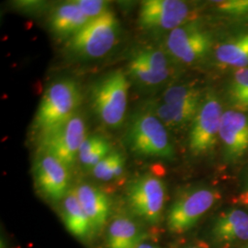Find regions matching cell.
<instances>
[{"mask_svg": "<svg viewBox=\"0 0 248 248\" xmlns=\"http://www.w3.org/2000/svg\"><path fill=\"white\" fill-rule=\"evenodd\" d=\"M85 121L78 114L42 135V151L62 161L68 168L78 158L80 146L87 136Z\"/></svg>", "mask_w": 248, "mask_h": 248, "instance_id": "7", "label": "cell"}, {"mask_svg": "<svg viewBox=\"0 0 248 248\" xmlns=\"http://www.w3.org/2000/svg\"><path fill=\"white\" fill-rule=\"evenodd\" d=\"M111 153V145L101 135L88 136L80 146L78 159L84 168L92 169Z\"/></svg>", "mask_w": 248, "mask_h": 248, "instance_id": "21", "label": "cell"}, {"mask_svg": "<svg viewBox=\"0 0 248 248\" xmlns=\"http://www.w3.org/2000/svg\"><path fill=\"white\" fill-rule=\"evenodd\" d=\"M189 7L180 0H147L142 2L139 11V25L146 31H171L186 24Z\"/></svg>", "mask_w": 248, "mask_h": 248, "instance_id": "9", "label": "cell"}, {"mask_svg": "<svg viewBox=\"0 0 248 248\" xmlns=\"http://www.w3.org/2000/svg\"></svg>", "mask_w": 248, "mask_h": 248, "instance_id": "30", "label": "cell"}, {"mask_svg": "<svg viewBox=\"0 0 248 248\" xmlns=\"http://www.w3.org/2000/svg\"><path fill=\"white\" fill-rule=\"evenodd\" d=\"M18 6L22 7L25 10H38L41 9L42 6H44L43 2L40 1H24V2H18Z\"/></svg>", "mask_w": 248, "mask_h": 248, "instance_id": "27", "label": "cell"}, {"mask_svg": "<svg viewBox=\"0 0 248 248\" xmlns=\"http://www.w3.org/2000/svg\"><path fill=\"white\" fill-rule=\"evenodd\" d=\"M219 138L230 158H238L248 149V116L237 110L222 113Z\"/></svg>", "mask_w": 248, "mask_h": 248, "instance_id": "13", "label": "cell"}, {"mask_svg": "<svg viewBox=\"0 0 248 248\" xmlns=\"http://www.w3.org/2000/svg\"><path fill=\"white\" fill-rule=\"evenodd\" d=\"M126 199L129 207L138 217L151 224H156L162 220L164 213L165 183L155 175H142L128 186Z\"/></svg>", "mask_w": 248, "mask_h": 248, "instance_id": "5", "label": "cell"}, {"mask_svg": "<svg viewBox=\"0 0 248 248\" xmlns=\"http://www.w3.org/2000/svg\"><path fill=\"white\" fill-rule=\"evenodd\" d=\"M228 94L234 106L240 109H248V68H241L234 73Z\"/></svg>", "mask_w": 248, "mask_h": 248, "instance_id": "23", "label": "cell"}, {"mask_svg": "<svg viewBox=\"0 0 248 248\" xmlns=\"http://www.w3.org/2000/svg\"><path fill=\"white\" fill-rule=\"evenodd\" d=\"M219 198L209 187H197L179 196L169 209L168 227L173 233H183L193 228Z\"/></svg>", "mask_w": 248, "mask_h": 248, "instance_id": "6", "label": "cell"}, {"mask_svg": "<svg viewBox=\"0 0 248 248\" xmlns=\"http://www.w3.org/2000/svg\"><path fill=\"white\" fill-rule=\"evenodd\" d=\"M222 113L219 99L208 94L192 122L189 133V147L194 155H202L214 147L219 137Z\"/></svg>", "mask_w": 248, "mask_h": 248, "instance_id": "8", "label": "cell"}, {"mask_svg": "<svg viewBox=\"0 0 248 248\" xmlns=\"http://www.w3.org/2000/svg\"><path fill=\"white\" fill-rule=\"evenodd\" d=\"M202 101L177 105L163 103L155 108V114L166 126L179 127L194 121Z\"/></svg>", "mask_w": 248, "mask_h": 248, "instance_id": "19", "label": "cell"}, {"mask_svg": "<svg viewBox=\"0 0 248 248\" xmlns=\"http://www.w3.org/2000/svg\"><path fill=\"white\" fill-rule=\"evenodd\" d=\"M84 15L92 20L108 11V2L103 0H77L75 1Z\"/></svg>", "mask_w": 248, "mask_h": 248, "instance_id": "25", "label": "cell"}, {"mask_svg": "<svg viewBox=\"0 0 248 248\" xmlns=\"http://www.w3.org/2000/svg\"><path fill=\"white\" fill-rule=\"evenodd\" d=\"M125 169V158L119 152H111L91 169L93 176L101 181L121 177Z\"/></svg>", "mask_w": 248, "mask_h": 248, "instance_id": "22", "label": "cell"}, {"mask_svg": "<svg viewBox=\"0 0 248 248\" xmlns=\"http://www.w3.org/2000/svg\"><path fill=\"white\" fill-rule=\"evenodd\" d=\"M60 202L62 221L67 230L78 239L84 241L90 239L95 233L74 188L69 190Z\"/></svg>", "mask_w": 248, "mask_h": 248, "instance_id": "18", "label": "cell"}, {"mask_svg": "<svg viewBox=\"0 0 248 248\" xmlns=\"http://www.w3.org/2000/svg\"><path fill=\"white\" fill-rule=\"evenodd\" d=\"M120 34V24L115 14L108 10L92 20L68 42L72 53L83 59H98L109 53Z\"/></svg>", "mask_w": 248, "mask_h": 248, "instance_id": "3", "label": "cell"}, {"mask_svg": "<svg viewBox=\"0 0 248 248\" xmlns=\"http://www.w3.org/2000/svg\"><path fill=\"white\" fill-rule=\"evenodd\" d=\"M144 240L141 226L128 216H117L107 225L106 248H136Z\"/></svg>", "mask_w": 248, "mask_h": 248, "instance_id": "15", "label": "cell"}, {"mask_svg": "<svg viewBox=\"0 0 248 248\" xmlns=\"http://www.w3.org/2000/svg\"><path fill=\"white\" fill-rule=\"evenodd\" d=\"M219 62L233 67L247 68L248 65V33L238 36L220 45L215 52Z\"/></svg>", "mask_w": 248, "mask_h": 248, "instance_id": "20", "label": "cell"}, {"mask_svg": "<svg viewBox=\"0 0 248 248\" xmlns=\"http://www.w3.org/2000/svg\"><path fill=\"white\" fill-rule=\"evenodd\" d=\"M213 234L221 244H233L248 240V213L232 209L222 213L214 223Z\"/></svg>", "mask_w": 248, "mask_h": 248, "instance_id": "16", "label": "cell"}, {"mask_svg": "<svg viewBox=\"0 0 248 248\" xmlns=\"http://www.w3.org/2000/svg\"><path fill=\"white\" fill-rule=\"evenodd\" d=\"M185 248H200L199 247H197V246H189V247H186Z\"/></svg>", "mask_w": 248, "mask_h": 248, "instance_id": "29", "label": "cell"}, {"mask_svg": "<svg viewBox=\"0 0 248 248\" xmlns=\"http://www.w3.org/2000/svg\"><path fill=\"white\" fill-rule=\"evenodd\" d=\"M89 21L76 2L72 1L62 3L53 10L50 18V26L56 35L71 39Z\"/></svg>", "mask_w": 248, "mask_h": 248, "instance_id": "17", "label": "cell"}, {"mask_svg": "<svg viewBox=\"0 0 248 248\" xmlns=\"http://www.w3.org/2000/svg\"><path fill=\"white\" fill-rule=\"evenodd\" d=\"M218 10L231 15H243L248 13V0H222L213 1Z\"/></svg>", "mask_w": 248, "mask_h": 248, "instance_id": "26", "label": "cell"}, {"mask_svg": "<svg viewBox=\"0 0 248 248\" xmlns=\"http://www.w3.org/2000/svg\"><path fill=\"white\" fill-rule=\"evenodd\" d=\"M81 95L78 84L71 79L54 82L42 98L34 124L42 135L49 133L76 114Z\"/></svg>", "mask_w": 248, "mask_h": 248, "instance_id": "1", "label": "cell"}, {"mask_svg": "<svg viewBox=\"0 0 248 248\" xmlns=\"http://www.w3.org/2000/svg\"><path fill=\"white\" fill-rule=\"evenodd\" d=\"M136 248H160L159 247L155 246V244L153 243H149V242H146V240L142 241V243L137 247Z\"/></svg>", "mask_w": 248, "mask_h": 248, "instance_id": "28", "label": "cell"}, {"mask_svg": "<svg viewBox=\"0 0 248 248\" xmlns=\"http://www.w3.org/2000/svg\"><path fill=\"white\" fill-rule=\"evenodd\" d=\"M202 100L203 99L199 89L185 86H175L169 88L163 96V103L169 105L186 104Z\"/></svg>", "mask_w": 248, "mask_h": 248, "instance_id": "24", "label": "cell"}, {"mask_svg": "<svg viewBox=\"0 0 248 248\" xmlns=\"http://www.w3.org/2000/svg\"><path fill=\"white\" fill-rule=\"evenodd\" d=\"M129 82L124 72L115 71L102 78L92 90V105L103 124L118 128L124 124L128 106Z\"/></svg>", "mask_w": 248, "mask_h": 248, "instance_id": "4", "label": "cell"}, {"mask_svg": "<svg viewBox=\"0 0 248 248\" xmlns=\"http://www.w3.org/2000/svg\"><path fill=\"white\" fill-rule=\"evenodd\" d=\"M68 169L62 161L42 151L34 164L36 185L42 194L53 202H61L70 190Z\"/></svg>", "mask_w": 248, "mask_h": 248, "instance_id": "10", "label": "cell"}, {"mask_svg": "<svg viewBox=\"0 0 248 248\" xmlns=\"http://www.w3.org/2000/svg\"><path fill=\"white\" fill-rule=\"evenodd\" d=\"M167 45L169 53L177 60L191 63L202 59L211 48L207 32L195 24H184L169 33Z\"/></svg>", "mask_w": 248, "mask_h": 248, "instance_id": "11", "label": "cell"}, {"mask_svg": "<svg viewBox=\"0 0 248 248\" xmlns=\"http://www.w3.org/2000/svg\"><path fill=\"white\" fill-rule=\"evenodd\" d=\"M81 207L97 234L106 227L110 215V201L106 193L94 185L82 183L74 188Z\"/></svg>", "mask_w": 248, "mask_h": 248, "instance_id": "14", "label": "cell"}, {"mask_svg": "<svg viewBox=\"0 0 248 248\" xmlns=\"http://www.w3.org/2000/svg\"><path fill=\"white\" fill-rule=\"evenodd\" d=\"M129 74L144 86L159 85L169 78V60L159 50H142L130 60Z\"/></svg>", "mask_w": 248, "mask_h": 248, "instance_id": "12", "label": "cell"}, {"mask_svg": "<svg viewBox=\"0 0 248 248\" xmlns=\"http://www.w3.org/2000/svg\"><path fill=\"white\" fill-rule=\"evenodd\" d=\"M126 138L130 148L139 155L164 159L174 157L167 126L152 111L142 110L134 115Z\"/></svg>", "mask_w": 248, "mask_h": 248, "instance_id": "2", "label": "cell"}]
</instances>
